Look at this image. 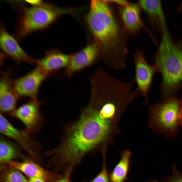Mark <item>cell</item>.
<instances>
[{"label": "cell", "mask_w": 182, "mask_h": 182, "mask_svg": "<svg viewBox=\"0 0 182 182\" xmlns=\"http://www.w3.org/2000/svg\"><path fill=\"white\" fill-rule=\"evenodd\" d=\"M118 133L115 122L97 106L88 103L78 119L66 130L65 141L72 152L85 156L98 150L106 151L108 145L114 144Z\"/></svg>", "instance_id": "obj_1"}, {"label": "cell", "mask_w": 182, "mask_h": 182, "mask_svg": "<svg viewBox=\"0 0 182 182\" xmlns=\"http://www.w3.org/2000/svg\"><path fill=\"white\" fill-rule=\"evenodd\" d=\"M108 4L105 0H92L87 20L101 46V56L104 63L108 67L115 69L125 64L128 52L123 46L120 29Z\"/></svg>", "instance_id": "obj_2"}, {"label": "cell", "mask_w": 182, "mask_h": 182, "mask_svg": "<svg viewBox=\"0 0 182 182\" xmlns=\"http://www.w3.org/2000/svg\"><path fill=\"white\" fill-rule=\"evenodd\" d=\"M154 61L161 74L163 87L167 97L182 82V38L174 40L169 32L162 35Z\"/></svg>", "instance_id": "obj_3"}, {"label": "cell", "mask_w": 182, "mask_h": 182, "mask_svg": "<svg viewBox=\"0 0 182 182\" xmlns=\"http://www.w3.org/2000/svg\"><path fill=\"white\" fill-rule=\"evenodd\" d=\"M19 12L15 35L20 40L35 31L44 30L62 14L63 9L48 2L28 7L21 2H14Z\"/></svg>", "instance_id": "obj_4"}, {"label": "cell", "mask_w": 182, "mask_h": 182, "mask_svg": "<svg viewBox=\"0 0 182 182\" xmlns=\"http://www.w3.org/2000/svg\"><path fill=\"white\" fill-rule=\"evenodd\" d=\"M180 100L174 97L151 105L148 109V124L158 134L174 139L180 127Z\"/></svg>", "instance_id": "obj_5"}, {"label": "cell", "mask_w": 182, "mask_h": 182, "mask_svg": "<svg viewBox=\"0 0 182 182\" xmlns=\"http://www.w3.org/2000/svg\"><path fill=\"white\" fill-rule=\"evenodd\" d=\"M0 132L2 135L11 139L30 156L39 158L42 148L40 143L35 140L26 130L15 127L3 115H0Z\"/></svg>", "instance_id": "obj_6"}, {"label": "cell", "mask_w": 182, "mask_h": 182, "mask_svg": "<svg viewBox=\"0 0 182 182\" xmlns=\"http://www.w3.org/2000/svg\"><path fill=\"white\" fill-rule=\"evenodd\" d=\"M135 68L134 79L136 85L135 90L138 95L140 96L146 104L148 103V96L154 75L158 71L156 65H150L146 61L143 53L138 51L133 57Z\"/></svg>", "instance_id": "obj_7"}, {"label": "cell", "mask_w": 182, "mask_h": 182, "mask_svg": "<svg viewBox=\"0 0 182 182\" xmlns=\"http://www.w3.org/2000/svg\"><path fill=\"white\" fill-rule=\"evenodd\" d=\"M40 106L37 99H31L9 114L22 123L25 129L33 136L40 131L43 123L44 117L40 111Z\"/></svg>", "instance_id": "obj_8"}, {"label": "cell", "mask_w": 182, "mask_h": 182, "mask_svg": "<svg viewBox=\"0 0 182 182\" xmlns=\"http://www.w3.org/2000/svg\"><path fill=\"white\" fill-rule=\"evenodd\" d=\"M50 75L37 65L26 75L12 81L14 90L19 98L26 97L37 100L40 85Z\"/></svg>", "instance_id": "obj_9"}, {"label": "cell", "mask_w": 182, "mask_h": 182, "mask_svg": "<svg viewBox=\"0 0 182 182\" xmlns=\"http://www.w3.org/2000/svg\"><path fill=\"white\" fill-rule=\"evenodd\" d=\"M0 46L2 52L16 63L26 62L37 64L38 59L32 58L21 48L16 39L9 34L2 23L1 24Z\"/></svg>", "instance_id": "obj_10"}, {"label": "cell", "mask_w": 182, "mask_h": 182, "mask_svg": "<svg viewBox=\"0 0 182 182\" xmlns=\"http://www.w3.org/2000/svg\"><path fill=\"white\" fill-rule=\"evenodd\" d=\"M100 53L95 44H90L77 53L72 55L70 62L65 68L64 73L71 77L75 73L93 65Z\"/></svg>", "instance_id": "obj_11"}, {"label": "cell", "mask_w": 182, "mask_h": 182, "mask_svg": "<svg viewBox=\"0 0 182 182\" xmlns=\"http://www.w3.org/2000/svg\"><path fill=\"white\" fill-rule=\"evenodd\" d=\"M10 71L2 72L0 81V113L11 112L16 108L19 98L14 89Z\"/></svg>", "instance_id": "obj_12"}, {"label": "cell", "mask_w": 182, "mask_h": 182, "mask_svg": "<svg viewBox=\"0 0 182 182\" xmlns=\"http://www.w3.org/2000/svg\"><path fill=\"white\" fill-rule=\"evenodd\" d=\"M139 5L147 14L155 31L161 35L168 32L163 11L162 3L159 0L140 1Z\"/></svg>", "instance_id": "obj_13"}, {"label": "cell", "mask_w": 182, "mask_h": 182, "mask_svg": "<svg viewBox=\"0 0 182 182\" xmlns=\"http://www.w3.org/2000/svg\"><path fill=\"white\" fill-rule=\"evenodd\" d=\"M5 164L17 169L29 178H39L44 179L47 182H54L61 176L49 172L30 160L22 162L13 161Z\"/></svg>", "instance_id": "obj_14"}, {"label": "cell", "mask_w": 182, "mask_h": 182, "mask_svg": "<svg viewBox=\"0 0 182 182\" xmlns=\"http://www.w3.org/2000/svg\"><path fill=\"white\" fill-rule=\"evenodd\" d=\"M71 56L55 50H47L45 51L44 56L38 59L37 64L44 71L51 75L56 71L65 68Z\"/></svg>", "instance_id": "obj_15"}, {"label": "cell", "mask_w": 182, "mask_h": 182, "mask_svg": "<svg viewBox=\"0 0 182 182\" xmlns=\"http://www.w3.org/2000/svg\"><path fill=\"white\" fill-rule=\"evenodd\" d=\"M122 8L121 18L125 28L131 33L137 32L143 26L139 5L129 3Z\"/></svg>", "instance_id": "obj_16"}, {"label": "cell", "mask_w": 182, "mask_h": 182, "mask_svg": "<svg viewBox=\"0 0 182 182\" xmlns=\"http://www.w3.org/2000/svg\"><path fill=\"white\" fill-rule=\"evenodd\" d=\"M21 148L14 141L8 139L2 135L0 136V161L5 164L14 159L22 156Z\"/></svg>", "instance_id": "obj_17"}, {"label": "cell", "mask_w": 182, "mask_h": 182, "mask_svg": "<svg viewBox=\"0 0 182 182\" xmlns=\"http://www.w3.org/2000/svg\"><path fill=\"white\" fill-rule=\"evenodd\" d=\"M131 156L129 151L121 152L120 160L109 175L110 182H125L127 180Z\"/></svg>", "instance_id": "obj_18"}, {"label": "cell", "mask_w": 182, "mask_h": 182, "mask_svg": "<svg viewBox=\"0 0 182 182\" xmlns=\"http://www.w3.org/2000/svg\"><path fill=\"white\" fill-rule=\"evenodd\" d=\"M6 165V166L2 167L1 182H28V180L21 172Z\"/></svg>", "instance_id": "obj_19"}, {"label": "cell", "mask_w": 182, "mask_h": 182, "mask_svg": "<svg viewBox=\"0 0 182 182\" xmlns=\"http://www.w3.org/2000/svg\"><path fill=\"white\" fill-rule=\"evenodd\" d=\"M103 163L99 173L90 182H110L106 167L105 154L103 155Z\"/></svg>", "instance_id": "obj_20"}, {"label": "cell", "mask_w": 182, "mask_h": 182, "mask_svg": "<svg viewBox=\"0 0 182 182\" xmlns=\"http://www.w3.org/2000/svg\"><path fill=\"white\" fill-rule=\"evenodd\" d=\"M172 169L171 175L168 177L162 178L160 182H182V171L178 170L175 165Z\"/></svg>", "instance_id": "obj_21"}, {"label": "cell", "mask_w": 182, "mask_h": 182, "mask_svg": "<svg viewBox=\"0 0 182 182\" xmlns=\"http://www.w3.org/2000/svg\"><path fill=\"white\" fill-rule=\"evenodd\" d=\"M72 171H69L63 174L59 178L54 182H70Z\"/></svg>", "instance_id": "obj_22"}, {"label": "cell", "mask_w": 182, "mask_h": 182, "mask_svg": "<svg viewBox=\"0 0 182 182\" xmlns=\"http://www.w3.org/2000/svg\"><path fill=\"white\" fill-rule=\"evenodd\" d=\"M106 1L108 3H112L118 4L121 6L122 7L127 5L129 3L125 0H106Z\"/></svg>", "instance_id": "obj_23"}, {"label": "cell", "mask_w": 182, "mask_h": 182, "mask_svg": "<svg viewBox=\"0 0 182 182\" xmlns=\"http://www.w3.org/2000/svg\"><path fill=\"white\" fill-rule=\"evenodd\" d=\"M25 1L26 2L30 4L31 6H32L40 5L43 2L42 1L39 0H26Z\"/></svg>", "instance_id": "obj_24"}, {"label": "cell", "mask_w": 182, "mask_h": 182, "mask_svg": "<svg viewBox=\"0 0 182 182\" xmlns=\"http://www.w3.org/2000/svg\"><path fill=\"white\" fill-rule=\"evenodd\" d=\"M28 182H47L44 179L38 177L29 178Z\"/></svg>", "instance_id": "obj_25"}, {"label": "cell", "mask_w": 182, "mask_h": 182, "mask_svg": "<svg viewBox=\"0 0 182 182\" xmlns=\"http://www.w3.org/2000/svg\"><path fill=\"white\" fill-rule=\"evenodd\" d=\"M179 121L180 127L182 129V100H180V106L179 113Z\"/></svg>", "instance_id": "obj_26"}, {"label": "cell", "mask_w": 182, "mask_h": 182, "mask_svg": "<svg viewBox=\"0 0 182 182\" xmlns=\"http://www.w3.org/2000/svg\"><path fill=\"white\" fill-rule=\"evenodd\" d=\"M49 150H48V151H47V152L46 151V154H47V155H49V156H50V155H49ZM52 163H53V162H52ZM54 166L55 167V168H56V170L58 171H60V172H61V171H59V170H58L55 167V166ZM72 170H69V171H72ZM67 172H67H63V173H65V172Z\"/></svg>", "instance_id": "obj_27"}, {"label": "cell", "mask_w": 182, "mask_h": 182, "mask_svg": "<svg viewBox=\"0 0 182 182\" xmlns=\"http://www.w3.org/2000/svg\"><path fill=\"white\" fill-rule=\"evenodd\" d=\"M144 182H157V181L156 180H151V181H145Z\"/></svg>", "instance_id": "obj_28"}]
</instances>
